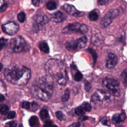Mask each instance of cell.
Here are the masks:
<instances>
[{"mask_svg": "<svg viewBox=\"0 0 127 127\" xmlns=\"http://www.w3.org/2000/svg\"><path fill=\"white\" fill-rule=\"evenodd\" d=\"M4 75L6 79L11 83L23 86L29 81L31 77V70L26 66L13 64L5 69Z\"/></svg>", "mask_w": 127, "mask_h": 127, "instance_id": "1", "label": "cell"}, {"mask_svg": "<svg viewBox=\"0 0 127 127\" xmlns=\"http://www.w3.org/2000/svg\"><path fill=\"white\" fill-rule=\"evenodd\" d=\"M45 69L59 84L62 86L66 85L67 73L65 65L63 62L56 59L49 60L45 64Z\"/></svg>", "mask_w": 127, "mask_h": 127, "instance_id": "2", "label": "cell"}, {"mask_svg": "<svg viewBox=\"0 0 127 127\" xmlns=\"http://www.w3.org/2000/svg\"><path fill=\"white\" fill-rule=\"evenodd\" d=\"M53 81L51 76H42L38 81L33 84L32 88L33 94L37 98L43 101L49 100L52 94Z\"/></svg>", "mask_w": 127, "mask_h": 127, "instance_id": "3", "label": "cell"}, {"mask_svg": "<svg viewBox=\"0 0 127 127\" xmlns=\"http://www.w3.org/2000/svg\"><path fill=\"white\" fill-rule=\"evenodd\" d=\"M112 95L109 92L99 89L92 95L91 98V102L96 105H106L110 103L112 100Z\"/></svg>", "mask_w": 127, "mask_h": 127, "instance_id": "4", "label": "cell"}, {"mask_svg": "<svg viewBox=\"0 0 127 127\" xmlns=\"http://www.w3.org/2000/svg\"><path fill=\"white\" fill-rule=\"evenodd\" d=\"M103 85L108 90L112 95L118 96L120 93L119 81L114 78L110 76L106 77L103 80Z\"/></svg>", "mask_w": 127, "mask_h": 127, "instance_id": "5", "label": "cell"}, {"mask_svg": "<svg viewBox=\"0 0 127 127\" xmlns=\"http://www.w3.org/2000/svg\"><path fill=\"white\" fill-rule=\"evenodd\" d=\"M88 30V27L86 24H80L77 22L69 23L62 30L63 34L76 33L80 34H85Z\"/></svg>", "mask_w": 127, "mask_h": 127, "instance_id": "6", "label": "cell"}, {"mask_svg": "<svg viewBox=\"0 0 127 127\" xmlns=\"http://www.w3.org/2000/svg\"><path fill=\"white\" fill-rule=\"evenodd\" d=\"M87 42L86 36L81 37L76 40L67 41L65 44L66 49L70 52H76L83 48Z\"/></svg>", "mask_w": 127, "mask_h": 127, "instance_id": "7", "label": "cell"}, {"mask_svg": "<svg viewBox=\"0 0 127 127\" xmlns=\"http://www.w3.org/2000/svg\"><path fill=\"white\" fill-rule=\"evenodd\" d=\"M26 42L22 37L18 36L11 39L10 42V48L15 53H20L24 50L26 47Z\"/></svg>", "mask_w": 127, "mask_h": 127, "instance_id": "8", "label": "cell"}, {"mask_svg": "<svg viewBox=\"0 0 127 127\" xmlns=\"http://www.w3.org/2000/svg\"><path fill=\"white\" fill-rule=\"evenodd\" d=\"M119 14V11L117 9H112L109 10L102 18L100 25L102 28L108 27L112 22L113 20L117 17Z\"/></svg>", "mask_w": 127, "mask_h": 127, "instance_id": "9", "label": "cell"}, {"mask_svg": "<svg viewBox=\"0 0 127 127\" xmlns=\"http://www.w3.org/2000/svg\"><path fill=\"white\" fill-rule=\"evenodd\" d=\"M2 31L10 35L16 34L19 29V25L15 22H9L3 24L1 26Z\"/></svg>", "mask_w": 127, "mask_h": 127, "instance_id": "10", "label": "cell"}, {"mask_svg": "<svg viewBox=\"0 0 127 127\" xmlns=\"http://www.w3.org/2000/svg\"><path fill=\"white\" fill-rule=\"evenodd\" d=\"M62 8L68 14L74 17H81L84 14L83 11L78 10L73 5L68 3L64 4Z\"/></svg>", "mask_w": 127, "mask_h": 127, "instance_id": "11", "label": "cell"}, {"mask_svg": "<svg viewBox=\"0 0 127 127\" xmlns=\"http://www.w3.org/2000/svg\"><path fill=\"white\" fill-rule=\"evenodd\" d=\"M50 20L47 16H38L36 17L34 24V28L35 31H39L42 27Z\"/></svg>", "mask_w": 127, "mask_h": 127, "instance_id": "12", "label": "cell"}, {"mask_svg": "<svg viewBox=\"0 0 127 127\" xmlns=\"http://www.w3.org/2000/svg\"><path fill=\"white\" fill-rule=\"evenodd\" d=\"M118 61V58L117 56L112 53L109 54L108 56V59L106 62V66L108 69H112L114 68Z\"/></svg>", "mask_w": 127, "mask_h": 127, "instance_id": "13", "label": "cell"}, {"mask_svg": "<svg viewBox=\"0 0 127 127\" xmlns=\"http://www.w3.org/2000/svg\"><path fill=\"white\" fill-rule=\"evenodd\" d=\"M52 18L53 20L57 23L63 22L66 19V16L62 12L60 11H56L52 15Z\"/></svg>", "mask_w": 127, "mask_h": 127, "instance_id": "14", "label": "cell"}, {"mask_svg": "<svg viewBox=\"0 0 127 127\" xmlns=\"http://www.w3.org/2000/svg\"><path fill=\"white\" fill-rule=\"evenodd\" d=\"M126 119V114L124 112L120 114H115L112 118V122L114 124H118L124 121Z\"/></svg>", "mask_w": 127, "mask_h": 127, "instance_id": "15", "label": "cell"}, {"mask_svg": "<svg viewBox=\"0 0 127 127\" xmlns=\"http://www.w3.org/2000/svg\"><path fill=\"white\" fill-rule=\"evenodd\" d=\"M29 125L31 127H39V120L36 116H32L29 121Z\"/></svg>", "mask_w": 127, "mask_h": 127, "instance_id": "16", "label": "cell"}, {"mask_svg": "<svg viewBox=\"0 0 127 127\" xmlns=\"http://www.w3.org/2000/svg\"><path fill=\"white\" fill-rule=\"evenodd\" d=\"M39 48L41 51L45 53H48L49 52V46L46 42H41L39 45Z\"/></svg>", "mask_w": 127, "mask_h": 127, "instance_id": "17", "label": "cell"}, {"mask_svg": "<svg viewBox=\"0 0 127 127\" xmlns=\"http://www.w3.org/2000/svg\"><path fill=\"white\" fill-rule=\"evenodd\" d=\"M121 79L124 85L127 86V68L125 69L121 74Z\"/></svg>", "mask_w": 127, "mask_h": 127, "instance_id": "18", "label": "cell"}, {"mask_svg": "<svg viewBox=\"0 0 127 127\" xmlns=\"http://www.w3.org/2000/svg\"><path fill=\"white\" fill-rule=\"evenodd\" d=\"M46 7L48 9L52 10L55 9L57 7V3L55 1H50L47 3Z\"/></svg>", "mask_w": 127, "mask_h": 127, "instance_id": "19", "label": "cell"}, {"mask_svg": "<svg viewBox=\"0 0 127 127\" xmlns=\"http://www.w3.org/2000/svg\"><path fill=\"white\" fill-rule=\"evenodd\" d=\"M70 95V90L69 88H67L65 89L64 94L62 96V100L63 101H67L69 98Z\"/></svg>", "mask_w": 127, "mask_h": 127, "instance_id": "20", "label": "cell"}, {"mask_svg": "<svg viewBox=\"0 0 127 127\" xmlns=\"http://www.w3.org/2000/svg\"><path fill=\"white\" fill-rule=\"evenodd\" d=\"M88 17L92 21H96L98 18V14L97 12L94 11H92L89 14Z\"/></svg>", "mask_w": 127, "mask_h": 127, "instance_id": "21", "label": "cell"}, {"mask_svg": "<svg viewBox=\"0 0 127 127\" xmlns=\"http://www.w3.org/2000/svg\"><path fill=\"white\" fill-rule=\"evenodd\" d=\"M40 116L41 119L45 120L48 118L49 113L46 109H42L40 112Z\"/></svg>", "mask_w": 127, "mask_h": 127, "instance_id": "22", "label": "cell"}, {"mask_svg": "<svg viewBox=\"0 0 127 127\" xmlns=\"http://www.w3.org/2000/svg\"><path fill=\"white\" fill-rule=\"evenodd\" d=\"M85 113V111L81 106L77 107L75 109V114L77 116H82Z\"/></svg>", "mask_w": 127, "mask_h": 127, "instance_id": "23", "label": "cell"}, {"mask_svg": "<svg viewBox=\"0 0 127 127\" xmlns=\"http://www.w3.org/2000/svg\"><path fill=\"white\" fill-rule=\"evenodd\" d=\"M81 106L82 107L84 111L85 112H89L91 110V105L87 102L83 103Z\"/></svg>", "mask_w": 127, "mask_h": 127, "instance_id": "24", "label": "cell"}, {"mask_svg": "<svg viewBox=\"0 0 127 127\" xmlns=\"http://www.w3.org/2000/svg\"><path fill=\"white\" fill-rule=\"evenodd\" d=\"M8 107L6 105H2L0 109V112L2 115H6L7 114L8 112Z\"/></svg>", "mask_w": 127, "mask_h": 127, "instance_id": "25", "label": "cell"}, {"mask_svg": "<svg viewBox=\"0 0 127 127\" xmlns=\"http://www.w3.org/2000/svg\"><path fill=\"white\" fill-rule=\"evenodd\" d=\"M38 108H39V105L36 102H32V103H30V108L29 110H30L32 111H35Z\"/></svg>", "mask_w": 127, "mask_h": 127, "instance_id": "26", "label": "cell"}, {"mask_svg": "<svg viewBox=\"0 0 127 127\" xmlns=\"http://www.w3.org/2000/svg\"><path fill=\"white\" fill-rule=\"evenodd\" d=\"M17 19L20 22H23L25 19V14L24 12L21 11L17 15Z\"/></svg>", "mask_w": 127, "mask_h": 127, "instance_id": "27", "label": "cell"}, {"mask_svg": "<svg viewBox=\"0 0 127 127\" xmlns=\"http://www.w3.org/2000/svg\"><path fill=\"white\" fill-rule=\"evenodd\" d=\"M82 74L79 71H77L74 75V79L76 81H80L82 79Z\"/></svg>", "mask_w": 127, "mask_h": 127, "instance_id": "28", "label": "cell"}, {"mask_svg": "<svg viewBox=\"0 0 127 127\" xmlns=\"http://www.w3.org/2000/svg\"><path fill=\"white\" fill-rule=\"evenodd\" d=\"M56 116L57 117V118L60 121H62L64 120L65 119V116L64 115V114L62 112L59 111L56 112Z\"/></svg>", "mask_w": 127, "mask_h": 127, "instance_id": "29", "label": "cell"}, {"mask_svg": "<svg viewBox=\"0 0 127 127\" xmlns=\"http://www.w3.org/2000/svg\"><path fill=\"white\" fill-rule=\"evenodd\" d=\"M7 44V40L3 38L0 39V50L6 45Z\"/></svg>", "mask_w": 127, "mask_h": 127, "instance_id": "30", "label": "cell"}, {"mask_svg": "<svg viewBox=\"0 0 127 127\" xmlns=\"http://www.w3.org/2000/svg\"><path fill=\"white\" fill-rule=\"evenodd\" d=\"M30 103L27 101H24L22 104V107L27 110H29Z\"/></svg>", "mask_w": 127, "mask_h": 127, "instance_id": "31", "label": "cell"}, {"mask_svg": "<svg viewBox=\"0 0 127 127\" xmlns=\"http://www.w3.org/2000/svg\"><path fill=\"white\" fill-rule=\"evenodd\" d=\"M101 123L104 125L110 126V121L106 117L103 118L101 120Z\"/></svg>", "mask_w": 127, "mask_h": 127, "instance_id": "32", "label": "cell"}, {"mask_svg": "<svg viewBox=\"0 0 127 127\" xmlns=\"http://www.w3.org/2000/svg\"><path fill=\"white\" fill-rule=\"evenodd\" d=\"M15 115H16V113L14 111H10L8 114L7 118L9 119H11L14 118L15 117Z\"/></svg>", "mask_w": 127, "mask_h": 127, "instance_id": "33", "label": "cell"}, {"mask_svg": "<svg viewBox=\"0 0 127 127\" xmlns=\"http://www.w3.org/2000/svg\"><path fill=\"white\" fill-rule=\"evenodd\" d=\"M68 127H84V125L81 123H74Z\"/></svg>", "mask_w": 127, "mask_h": 127, "instance_id": "34", "label": "cell"}, {"mask_svg": "<svg viewBox=\"0 0 127 127\" xmlns=\"http://www.w3.org/2000/svg\"><path fill=\"white\" fill-rule=\"evenodd\" d=\"M112 2V0H100L98 1V2L100 5H105L110 2Z\"/></svg>", "mask_w": 127, "mask_h": 127, "instance_id": "35", "label": "cell"}, {"mask_svg": "<svg viewBox=\"0 0 127 127\" xmlns=\"http://www.w3.org/2000/svg\"><path fill=\"white\" fill-rule=\"evenodd\" d=\"M52 123L50 120L46 121L44 125V127H52Z\"/></svg>", "mask_w": 127, "mask_h": 127, "instance_id": "36", "label": "cell"}, {"mask_svg": "<svg viewBox=\"0 0 127 127\" xmlns=\"http://www.w3.org/2000/svg\"><path fill=\"white\" fill-rule=\"evenodd\" d=\"M8 127H17V123L15 121H11L8 123Z\"/></svg>", "mask_w": 127, "mask_h": 127, "instance_id": "37", "label": "cell"}, {"mask_svg": "<svg viewBox=\"0 0 127 127\" xmlns=\"http://www.w3.org/2000/svg\"><path fill=\"white\" fill-rule=\"evenodd\" d=\"M7 7V3H5L3 4L0 7V12H2L3 11H4L6 8Z\"/></svg>", "mask_w": 127, "mask_h": 127, "instance_id": "38", "label": "cell"}, {"mask_svg": "<svg viewBox=\"0 0 127 127\" xmlns=\"http://www.w3.org/2000/svg\"><path fill=\"white\" fill-rule=\"evenodd\" d=\"M40 1L38 0H32V3L35 6H38L40 4Z\"/></svg>", "mask_w": 127, "mask_h": 127, "instance_id": "39", "label": "cell"}, {"mask_svg": "<svg viewBox=\"0 0 127 127\" xmlns=\"http://www.w3.org/2000/svg\"><path fill=\"white\" fill-rule=\"evenodd\" d=\"M87 119H88V117H86V116H81L79 118V120L80 121H85V120H86Z\"/></svg>", "mask_w": 127, "mask_h": 127, "instance_id": "40", "label": "cell"}, {"mask_svg": "<svg viewBox=\"0 0 127 127\" xmlns=\"http://www.w3.org/2000/svg\"><path fill=\"white\" fill-rule=\"evenodd\" d=\"M90 87L89 86V84L88 83V85H87V83H85V89L88 92L90 90Z\"/></svg>", "mask_w": 127, "mask_h": 127, "instance_id": "41", "label": "cell"}, {"mask_svg": "<svg viewBox=\"0 0 127 127\" xmlns=\"http://www.w3.org/2000/svg\"><path fill=\"white\" fill-rule=\"evenodd\" d=\"M4 100V97L3 95L0 94V103L2 102Z\"/></svg>", "mask_w": 127, "mask_h": 127, "instance_id": "42", "label": "cell"}, {"mask_svg": "<svg viewBox=\"0 0 127 127\" xmlns=\"http://www.w3.org/2000/svg\"><path fill=\"white\" fill-rule=\"evenodd\" d=\"M2 68H3V65L1 63H0V72L1 71Z\"/></svg>", "mask_w": 127, "mask_h": 127, "instance_id": "43", "label": "cell"}, {"mask_svg": "<svg viewBox=\"0 0 127 127\" xmlns=\"http://www.w3.org/2000/svg\"><path fill=\"white\" fill-rule=\"evenodd\" d=\"M3 2H4V1L3 0H0V7L4 4Z\"/></svg>", "mask_w": 127, "mask_h": 127, "instance_id": "44", "label": "cell"}, {"mask_svg": "<svg viewBox=\"0 0 127 127\" xmlns=\"http://www.w3.org/2000/svg\"><path fill=\"white\" fill-rule=\"evenodd\" d=\"M52 127H58L57 126H56V125H54V126H53Z\"/></svg>", "mask_w": 127, "mask_h": 127, "instance_id": "45", "label": "cell"}]
</instances>
